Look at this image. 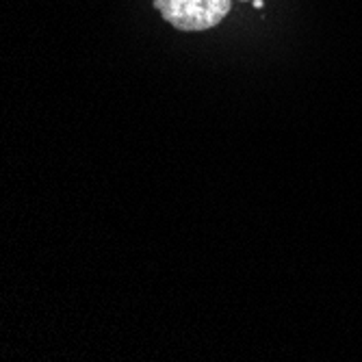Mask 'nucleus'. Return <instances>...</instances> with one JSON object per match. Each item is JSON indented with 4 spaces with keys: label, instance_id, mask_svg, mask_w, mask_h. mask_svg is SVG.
Instances as JSON below:
<instances>
[{
    "label": "nucleus",
    "instance_id": "f257e3e1",
    "mask_svg": "<svg viewBox=\"0 0 362 362\" xmlns=\"http://www.w3.org/2000/svg\"><path fill=\"white\" fill-rule=\"evenodd\" d=\"M233 0H154V9L176 30H209L230 13Z\"/></svg>",
    "mask_w": 362,
    "mask_h": 362
},
{
    "label": "nucleus",
    "instance_id": "f03ea898",
    "mask_svg": "<svg viewBox=\"0 0 362 362\" xmlns=\"http://www.w3.org/2000/svg\"><path fill=\"white\" fill-rule=\"evenodd\" d=\"M252 3H254L256 9H262V7H265V3H262V0H252Z\"/></svg>",
    "mask_w": 362,
    "mask_h": 362
},
{
    "label": "nucleus",
    "instance_id": "7ed1b4c3",
    "mask_svg": "<svg viewBox=\"0 0 362 362\" xmlns=\"http://www.w3.org/2000/svg\"><path fill=\"white\" fill-rule=\"evenodd\" d=\"M243 3H245V0H243Z\"/></svg>",
    "mask_w": 362,
    "mask_h": 362
}]
</instances>
